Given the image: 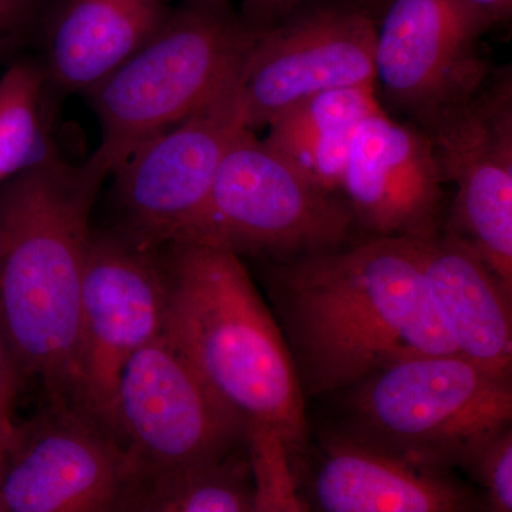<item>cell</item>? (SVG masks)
<instances>
[{
    "instance_id": "cell-1",
    "label": "cell",
    "mask_w": 512,
    "mask_h": 512,
    "mask_svg": "<svg viewBox=\"0 0 512 512\" xmlns=\"http://www.w3.org/2000/svg\"><path fill=\"white\" fill-rule=\"evenodd\" d=\"M268 282L305 396L352 389L412 357L457 355L419 239L373 237L275 262Z\"/></svg>"
},
{
    "instance_id": "cell-2",
    "label": "cell",
    "mask_w": 512,
    "mask_h": 512,
    "mask_svg": "<svg viewBox=\"0 0 512 512\" xmlns=\"http://www.w3.org/2000/svg\"><path fill=\"white\" fill-rule=\"evenodd\" d=\"M55 157L0 185V325L49 407L73 409L90 214L104 183Z\"/></svg>"
},
{
    "instance_id": "cell-3",
    "label": "cell",
    "mask_w": 512,
    "mask_h": 512,
    "mask_svg": "<svg viewBox=\"0 0 512 512\" xmlns=\"http://www.w3.org/2000/svg\"><path fill=\"white\" fill-rule=\"evenodd\" d=\"M164 335L212 390L249 423L284 439L291 456L308 441L305 394L284 333L241 256L170 242L160 247Z\"/></svg>"
},
{
    "instance_id": "cell-4",
    "label": "cell",
    "mask_w": 512,
    "mask_h": 512,
    "mask_svg": "<svg viewBox=\"0 0 512 512\" xmlns=\"http://www.w3.org/2000/svg\"><path fill=\"white\" fill-rule=\"evenodd\" d=\"M349 390L348 436L436 470H464L511 427V375L460 355L402 360Z\"/></svg>"
},
{
    "instance_id": "cell-5",
    "label": "cell",
    "mask_w": 512,
    "mask_h": 512,
    "mask_svg": "<svg viewBox=\"0 0 512 512\" xmlns=\"http://www.w3.org/2000/svg\"><path fill=\"white\" fill-rule=\"evenodd\" d=\"M252 29L227 9L171 12L156 36L89 94L100 144L87 160L104 180L141 143L180 123L241 74Z\"/></svg>"
},
{
    "instance_id": "cell-6",
    "label": "cell",
    "mask_w": 512,
    "mask_h": 512,
    "mask_svg": "<svg viewBox=\"0 0 512 512\" xmlns=\"http://www.w3.org/2000/svg\"><path fill=\"white\" fill-rule=\"evenodd\" d=\"M353 227L340 195L309 183L247 128L225 154L201 210L174 242L275 264L343 247Z\"/></svg>"
},
{
    "instance_id": "cell-7",
    "label": "cell",
    "mask_w": 512,
    "mask_h": 512,
    "mask_svg": "<svg viewBox=\"0 0 512 512\" xmlns=\"http://www.w3.org/2000/svg\"><path fill=\"white\" fill-rule=\"evenodd\" d=\"M116 429L136 476H151L224 460L247 444L248 421L163 332L121 373Z\"/></svg>"
},
{
    "instance_id": "cell-8",
    "label": "cell",
    "mask_w": 512,
    "mask_h": 512,
    "mask_svg": "<svg viewBox=\"0 0 512 512\" xmlns=\"http://www.w3.org/2000/svg\"><path fill=\"white\" fill-rule=\"evenodd\" d=\"M164 323L160 248L140 247L114 229H92L80 299L74 410L117 437L121 373L138 350L164 332Z\"/></svg>"
},
{
    "instance_id": "cell-9",
    "label": "cell",
    "mask_w": 512,
    "mask_h": 512,
    "mask_svg": "<svg viewBox=\"0 0 512 512\" xmlns=\"http://www.w3.org/2000/svg\"><path fill=\"white\" fill-rule=\"evenodd\" d=\"M244 130L239 74L201 109L141 143L111 174L114 231L144 248L174 242L201 210Z\"/></svg>"
},
{
    "instance_id": "cell-10",
    "label": "cell",
    "mask_w": 512,
    "mask_h": 512,
    "mask_svg": "<svg viewBox=\"0 0 512 512\" xmlns=\"http://www.w3.org/2000/svg\"><path fill=\"white\" fill-rule=\"evenodd\" d=\"M376 25V83L424 133L476 96L491 69L481 37L493 28L463 0H386Z\"/></svg>"
},
{
    "instance_id": "cell-11",
    "label": "cell",
    "mask_w": 512,
    "mask_h": 512,
    "mask_svg": "<svg viewBox=\"0 0 512 512\" xmlns=\"http://www.w3.org/2000/svg\"><path fill=\"white\" fill-rule=\"evenodd\" d=\"M456 187L446 232L512 292V74L491 73L463 107L427 131Z\"/></svg>"
},
{
    "instance_id": "cell-12",
    "label": "cell",
    "mask_w": 512,
    "mask_h": 512,
    "mask_svg": "<svg viewBox=\"0 0 512 512\" xmlns=\"http://www.w3.org/2000/svg\"><path fill=\"white\" fill-rule=\"evenodd\" d=\"M136 468L114 434L74 409L10 430L0 512H121Z\"/></svg>"
},
{
    "instance_id": "cell-13",
    "label": "cell",
    "mask_w": 512,
    "mask_h": 512,
    "mask_svg": "<svg viewBox=\"0 0 512 512\" xmlns=\"http://www.w3.org/2000/svg\"><path fill=\"white\" fill-rule=\"evenodd\" d=\"M375 50V20L363 10L342 6L252 29L241 73L245 127L255 133L313 94L376 86Z\"/></svg>"
},
{
    "instance_id": "cell-14",
    "label": "cell",
    "mask_w": 512,
    "mask_h": 512,
    "mask_svg": "<svg viewBox=\"0 0 512 512\" xmlns=\"http://www.w3.org/2000/svg\"><path fill=\"white\" fill-rule=\"evenodd\" d=\"M446 183L431 138L382 109L356 128L340 192L373 237L429 239L441 232Z\"/></svg>"
},
{
    "instance_id": "cell-15",
    "label": "cell",
    "mask_w": 512,
    "mask_h": 512,
    "mask_svg": "<svg viewBox=\"0 0 512 512\" xmlns=\"http://www.w3.org/2000/svg\"><path fill=\"white\" fill-rule=\"evenodd\" d=\"M315 512H485L454 471L410 463L346 433L323 444L306 477Z\"/></svg>"
},
{
    "instance_id": "cell-16",
    "label": "cell",
    "mask_w": 512,
    "mask_h": 512,
    "mask_svg": "<svg viewBox=\"0 0 512 512\" xmlns=\"http://www.w3.org/2000/svg\"><path fill=\"white\" fill-rule=\"evenodd\" d=\"M419 244L431 301L457 355L511 375L512 292L454 235L440 232Z\"/></svg>"
},
{
    "instance_id": "cell-17",
    "label": "cell",
    "mask_w": 512,
    "mask_h": 512,
    "mask_svg": "<svg viewBox=\"0 0 512 512\" xmlns=\"http://www.w3.org/2000/svg\"><path fill=\"white\" fill-rule=\"evenodd\" d=\"M170 15L163 0H64L47 36V79L63 92L89 96Z\"/></svg>"
},
{
    "instance_id": "cell-18",
    "label": "cell",
    "mask_w": 512,
    "mask_h": 512,
    "mask_svg": "<svg viewBox=\"0 0 512 512\" xmlns=\"http://www.w3.org/2000/svg\"><path fill=\"white\" fill-rule=\"evenodd\" d=\"M247 444L217 463L136 476L121 512H252Z\"/></svg>"
},
{
    "instance_id": "cell-19",
    "label": "cell",
    "mask_w": 512,
    "mask_h": 512,
    "mask_svg": "<svg viewBox=\"0 0 512 512\" xmlns=\"http://www.w3.org/2000/svg\"><path fill=\"white\" fill-rule=\"evenodd\" d=\"M49 79L30 60L10 66L0 79V185L55 158L50 140Z\"/></svg>"
},
{
    "instance_id": "cell-20",
    "label": "cell",
    "mask_w": 512,
    "mask_h": 512,
    "mask_svg": "<svg viewBox=\"0 0 512 512\" xmlns=\"http://www.w3.org/2000/svg\"><path fill=\"white\" fill-rule=\"evenodd\" d=\"M382 110L375 84L342 87L306 97L269 121L265 146L278 154L338 131L352 130Z\"/></svg>"
},
{
    "instance_id": "cell-21",
    "label": "cell",
    "mask_w": 512,
    "mask_h": 512,
    "mask_svg": "<svg viewBox=\"0 0 512 512\" xmlns=\"http://www.w3.org/2000/svg\"><path fill=\"white\" fill-rule=\"evenodd\" d=\"M247 451L254 481L252 512H305L284 439L268 427L249 423Z\"/></svg>"
},
{
    "instance_id": "cell-22",
    "label": "cell",
    "mask_w": 512,
    "mask_h": 512,
    "mask_svg": "<svg viewBox=\"0 0 512 512\" xmlns=\"http://www.w3.org/2000/svg\"><path fill=\"white\" fill-rule=\"evenodd\" d=\"M476 481L485 512H512V429L494 437L464 468Z\"/></svg>"
},
{
    "instance_id": "cell-23",
    "label": "cell",
    "mask_w": 512,
    "mask_h": 512,
    "mask_svg": "<svg viewBox=\"0 0 512 512\" xmlns=\"http://www.w3.org/2000/svg\"><path fill=\"white\" fill-rule=\"evenodd\" d=\"M37 8V0H0V42H16Z\"/></svg>"
},
{
    "instance_id": "cell-24",
    "label": "cell",
    "mask_w": 512,
    "mask_h": 512,
    "mask_svg": "<svg viewBox=\"0 0 512 512\" xmlns=\"http://www.w3.org/2000/svg\"><path fill=\"white\" fill-rule=\"evenodd\" d=\"M301 0H245L251 29H265L289 18Z\"/></svg>"
},
{
    "instance_id": "cell-25",
    "label": "cell",
    "mask_w": 512,
    "mask_h": 512,
    "mask_svg": "<svg viewBox=\"0 0 512 512\" xmlns=\"http://www.w3.org/2000/svg\"><path fill=\"white\" fill-rule=\"evenodd\" d=\"M25 380L8 336L0 325V396L16 397Z\"/></svg>"
},
{
    "instance_id": "cell-26",
    "label": "cell",
    "mask_w": 512,
    "mask_h": 512,
    "mask_svg": "<svg viewBox=\"0 0 512 512\" xmlns=\"http://www.w3.org/2000/svg\"><path fill=\"white\" fill-rule=\"evenodd\" d=\"M471 8L493 23L505 22L511 18L512 0H463Z\"/></svg>"
},
{
    "instance_id": "cell-27",
    "label": "cell",
    "mask_w": 512,
    "mask_h": 512,
    "mask_svg": "<svg viewBox=\"0 0 512 512\" xmlns=\"http://www.w3.org/2000/svg\"><path fill=\"white\" fill-rule=\"evenodd\" d=\"M16 397L0 396V440L8 437L12 430V407Z\"/></svg>"
},
{
    "instance_id": "cell-28",
    "label": "cell",
    "mask_w": 512,
    "mask_h": 512,
    "mask_svg": "<svg viewBox=\"0 0 512 512\" xmlns=\"http://www.w3.org/2000/svg\"><path fill=\"white\" fill-rule=\"evenodd\" d=\"M198 5L210 6V8L225 9L228 0H195Z\"/></svg>"
},
{
    "instance_id": "cell-29",
    "label": "cell",
    "mask_w": 512,
    "mask_h": 512,
    "mask_svg": "<svg viewBox=\"0 0 512 512\" xmlns=\"http://www.w3.org/2000/svg\"><path fill=\"white\" fill-rule=\"evenodd\" d=\"M9 436L10 433L8 434V437H5V439L0 440V474H2L3 458H5V451L6 446H8Z\"/></svg>"
},
{
    "instance_id": "cell-30",
    "label": "cell",
    "mask_w": 512,
    "mask_h": 512,
    "mask_svg": "<svg viewBox=\"0 0 512 512\" xmlns=\"http://www.w3.org/2000/svg\"><path fill=\"white\" fill-rule=\"evenodd\" d=\"M13 45H15V43H12V42H0V56L5 55V53L8 52L10 47H12Z\"/></svg>"
},
{
    "instance_id": "cell-31",
    "label": "cell",
    "mask_w": 512,
    "mask_h": 512,
    "mask_svg": "<svg viewBox=\"0 0 512 512\" xmlns=\"http://www.w3.org/2000/svg\"><path fill=\"white\" fill-rule=\"evenodd\" d=\"M380 2L386 3V0H380Z\"/></svg>"
}]
</instances>
